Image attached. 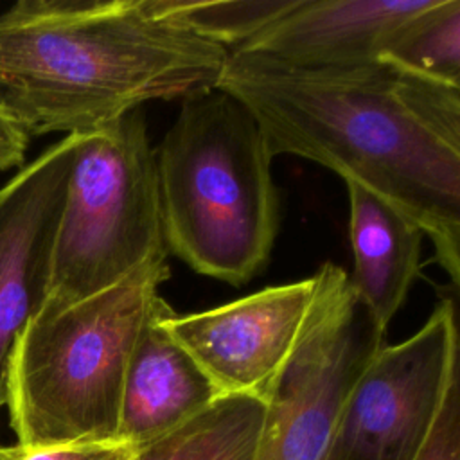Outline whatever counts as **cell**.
<instances>
[{"label":"cell","mask_w":460,"mask_h":460,"mask_svg":"<svg viewBox=\"0 0 460 460\" xmlns=\"http://www.w3.org/2000/svg\"><path fill=\"white\" fill-rule=\"evenodd\" d=\"M155 160L167 252L205 277L252 280L279 230L273 156L252 113L217 88L185 97Z\"/></svg>","instance_id":"3"},{"label":"cell","mask_w":460,"mask_h":460,"mask_svg":"<svg viewBox=\"0 0 460 460\" xmlns=\"http://www.w3.org/2000/svg\"><path fill=\"white\" fill-rule=\"evenodd\" d=\"M298 0H149L162 18L187 29L194 36L221 47L239 49L271 22L286 14Z\"/></svg>","instance_id":"15"},{"label":"cell","mask_w":460,"mask_h":460,"mask_svg":"<svg viewBox=\"0 0 460 460\" xmlns=\"http://www.w3.org/2000/svg\"><path fill=\"white\" fill-rule=\"evenodd\" d=\"M314 296V277L271 286L225 305L178 314L164 327L205 370L219 394H257L291 354Z\"/></svg>","instance_id":"9"},{"label":"cell","mask_w":460,"mask_h":460,"mask_svg":"<svg viewBox=\"0 0 460 460\" xmlns=\"http://www.w3.org/2000/svg\"><path fill=\"white\" fill-rule=\"evenodd\" d=\"M417 460H460V374L447 385Z\"/></svg>","instance_id":"17"},{"label":"cell","mask_w":460,"mask_h":460,"mask_svg":"<svg viewBox=\"0 0 460 460\" xmlns=\"http://www.w3.org/2000/svg\"><path fill=\"white\" fill-rule=\"evenodd\" d=\"M167 277V253H158L111 288L29 322L7 379L18 446L117 438L126 365Z\"/></svg>","instance_id":"4"},{"label":"cell","mask_w":460,"mask_h":460,"mask_svg":"<svg viewBox=\"0 0 460 460\" xmlns=\"http://www.w3.org/2000/svg\"><path fill=\"white\" fill-rule=\"evenodd\" d=\"M75 147L66 135L0 189V408L16 341L47 298Z\"/></svg>","instance_id":"8"},{"label":"cell","mask_w":460,"mask_h":460,"mask_svg":"<svg viewBox=\"0 0 460 460\" xmlns=\"http://www.w3.org/2000/svg\"><path fill=\"white\" fill-rule=\"evenodd\" d=\"M226 58L149 0H18L0 14V110L27 138L84 135L214 90Z\"/></svg>","instance_id":"2"},{"label":"cell","mask_w":460,"mask_h":460,"mask_svg":"<svg viewBox=\"0 0 460 460\" xmlns=\"http://www.w3.org/2000/svg\"><path fill=\"white\" fill-rule=\"evenodd\" d=\"M431 0H298L235 50L309 68L379 63L397 29Z\"/></svg>","instance_id":"10"},{"label":"cell","mask_w":460,"mask_h":460,"mask_svg":"<svg viewBox=\"0 0 460 460\" xmlns=\"http://www.w3.org/2000/svg\"><path fill=\"white\" fill-rule=\"evenodd\" d=\"M216 88L252 113L271 156L313 160L417 223L460 284V86L386 63L309 68L230 50Z\"/></svg>","instance_id":"1"},{"label":"cell","mask_w":460,"mask_h":460,"mask_svg":"<svg viewBox=\"0 0 460 460\" xmlns=\"http://www.w3.org/2000/svg\"><path fill=\"white\" fill-rule=\"evenodd\" d=\"M29 138L0 110V171L20 167L25 158Z\"/></svg>","instance_id":"18"},{"label":"cell","mask_w":460,"mask_h":460,"mask_svg":"<svg viewBox=\"0 0 460 460\" xmlns=\"http://www.w3.org/2000/svg\"><path fill=\"white\" fill-rule=\"evenodd\" d=\"M264 399L223 394L207 408L137 447L133 460H257Z\"/></svg>","instance_id":"13"},{"label":"cell","mask_w":460,"mask_h":460,"mask_svg":"<svg viewBox=\"0 0 460 460\" xmlns=\"http://www.w3.org/2000/svg\"><path fill=\"white\" fill-rule=\"evenodd\" d=\"M0 460H4V447L0 446Z\"/></svg>","instance_id":"19"},{"label":"cell","mask_w":460,"mask_h":460,"mask_svg":"<svg viewBox=\"0 0 460 460\" xmlns=\"http://www.w3.org/2000/svg\"><path fill=\"white\" fill-rule=\"evenodd\" d=\"M460 374L453 298H442L424 325L383 345L352 385L323 460H417L442 397Z\"/></svg>","instance_id":"7"},{"label":"cell","mask_w":460,"mask_h":460,"mask_svg":"<svg viewBox=\"0 0 460 460\" xmlns=\"http://www.w3.org/2000/svg\"><path fill=\"white\" fill-rule=\"evenodd\" d=\"M137 446L126 440H77L56 446L4 447V460H133Z\"/></svg>","instance_id":"16"},{"label":"cell","mask_w":460,"mask_h":460,"mask_svg":"<svg viewBox=\"0 0 460 460\" xmlns=\"http://www.w3.org/2000/svg\"><path fill=\"white\" fill-rule=\"evenodd\" d=\"M345 185L354 252L349 280L359 302L386 329L419 275L424 232L374 192L352 181Z\"/></svg>","instance_id":"12"},{"label":"cell","mask_w":460,"mask_h":460,"mask_svg":"<svg viewBox=\"0 0 460 460\" xmlns=\"http://www.w3.org/2000/svg\"><path fill=\"white\" fill-rule=\"evenodd\" d=\"M158 253L169 252L155 149L144 115L133 110L77 135L40 313H56L101 293Z\"/></svg>","instance_id":"5"},{"label":"cell","mask_w":460,"mask_h":460,"mask_svg":"<svg viewBox=\"0 0 460 460\" xmlns=\"http://www.w3.org/2000/svg\"><path fill=\"white\" fill-rule=\"evenodd\" d=\"M379 63L460 86V0H431L397 29Z\"/></svg>","instance_id":"14"},{"label":"cell","mask_w":460,"mask_h":460,"mask_svg":"<svg viewBox=\"0 0 460 460\" xmlns=\"http://www.w3.org/2000/svg\"><path fill=\"white\" fill-rule=\"evenodd\" d=\"M169 309L162 296L155 300L124 372L117 438L137 447L180 426L223 395L164 327Z\"/></svg>","instance_id":"11"},{"label":"cell","mask_w":460,"mask_h":460,"mask_svg":"<svg viewBox=\"0 0 460 460\" xmlns=\"http://www.w3.org/2000/svg\"><path fill=\"white\" fill-rule=\"evenodd\" d=\"M298 340L264 394L257 460H323L341 406L385 332L349 275L323 262Z\"/></svg>","instance_id":"6"}]
</instances>
